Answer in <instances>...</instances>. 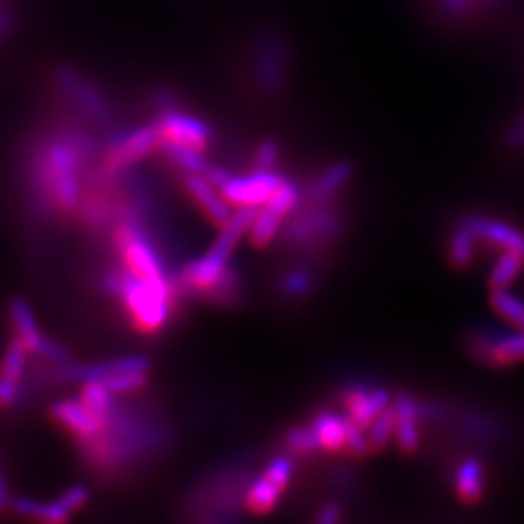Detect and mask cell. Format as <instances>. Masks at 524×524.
<instances>
[{
	"label": "cell",
	"mask_w": 524,
	"mask_h": 524,
	"mask_svg": "<svg viewBox=\"0 0 524 524\" xmlns=\"http://www.w3.org/2000/svg\"><path fill=\"white\" fill-rule=\"evenodd\" d=\"M107 288L125 303L132 323L142 332H158L171 315L173 282H154L138 276L127 266L111 272L105 280Z\"/></svg>",
	"instance_id": "6da1fadb"
},
{
	"label": "cell",
	"mask_w": 524,
	"mask_h": 524,
	"mask_svg": "<svg viewBox=\"0 0 524 524\" xmlns=\"http://www.w3.org/2000/svg\"><path fill=\"white\" fill-rule=\"evenodd\" d=\"M259 208L255 206H241L231 214L230 220L220 228L218 237L214 239L212 249H208L202 257L187 262L183 266L181 282L191 292H210L224 272L230 266L231 255L239 241L249 235L251 224L257 216Z\"/></svg>",
	"instance_id": "7a4b0ae2"
},
{
	"label": "cell",
	"mask_w": 524,
	"mask_h": 524,
	"mask_svg": "<svg viewBox=\"0 0 524 524\" xmlns=\"http://www.w3.org/2000/svg\"><path fill=\"white\" fill-rule=\"evenodd\" d=\"M78 165H80L78 146L68 140L51 142L43 154L41 175H43L45 191L63 210H70L80 198Z\"/></svg>",
	"instance_id": "3957f363"
},
{
	"label": "cell",
	"mask_w": 524,
	"mask_h": 524,
	"mask_svg": "<svg viewBox=\"0 0 524 524\" xmlns=\"http://www.w3.org/2000/svg\"><path fill=\"white\" fill-rule=\"evenodd\" d=\"M253 65L259 88L266 96H276L284 90L288 78V47L284 35L266 28L255 37Z\"/></svg>",
	"instance_id": "277c9868"
},
{
	"label": "cell",
	"mask_w": 524,
	"mask_h": 524,
	"mask_svg": "<svg viewBox=\"0 0 524 524\" xmlns=\"http://www.w3.org/2000/svg\"><path fill=\"white\" fill-rule=\"evenodd\" d=\"M117 245L125 259V266L138 276L154 282H173L165 272L164 262L158 251L148 241L146 233L134 222H125L117 230Z\"/></svg>",
	"instance_id": "5b68a950"
},
{
	"label": "cell",
	"mask_w": 524,
	"mask_h": 524,
	"mask_svg": "<svg viewBox=\"0 0 524 524\" xmlns=\"http://www.w3.org/2000/svg\"><path fill=\"white\" fill-rule=\"evenodd\" d=\"M162 140H164V134L158 125H144V127H138L134 131L117 136L107 152L105 169L111 173H117V171H123L131 165L142 162L154 150H160Z\"/></svg>",
	"instance_id": "8992f818"
},
{
	"label": "cell",
	"mask_w": 524,
	"mask_h": 524,
	"mask_svg": "<svg viewBox=\"0 0 524 524\" xmlns=\"http://www.w3.org/2000/svg\"><path fill=\"white\" fill-rule=\"evenodd\" d=\"M282 181L284 177L274 169H255L249 175H241V177L233 175V179L222 189V193L235 208L241 206L261 208L276 193Z\"/></svg>",
	"instance_id": "52a82bcc"
},
{
	"label": "cell",
	"mask_w": 524,
	"mask_h": 524,
	"mask_svg": "<svg viewBox=\"0 0 524 524\" xmlns=\"http://www.w3.org/2000/svg\"><path fill=\"white\" fill-rule=\"evenodd\" d=\"M10 317H12L18 340L28 348V352L45 356V358L57 361V363L68 358L65 348H61L59 344H55V342H51L49 338L43 336V332L35 323L30 305L24 299H14L10 303Z\"/></svg>",
	"instance_id": "ba28073f"
},
{
	"label": "cell",
	"mask_w": 524,
	"mask_h": 524,
	"mask_svg": "<svg viewBox=\"0 0 524 524\" xmlns=\"http://www.w3.org/2000/svg\"><path fill=\"white\" fill-rule=\"evenodd\" d=\"M164 138L177 140L200 150H206L212 142V129L193 113L183 111L181 107H171L158 113V123Z\"/></svg>",
	"instance_id": "9c48e42d"
},
{
	"label": "cell",
	"mask_w": 524,
	"mask_h": 524,
	"mask_svg": "<svg viewBox=\"0 0 524 524\" xmlns=\"http://www.w3.org/2000/svg\"><path fill=\"white\" fill-rule=\"evenodd\" d=\"M474 354L490 365H509L524 361V330L519 332H476L474 334Z\"/></svg>",
	"instance_id": "30bf717a"
},
{
	"label": "cell",
	"mask_w": 524,
	"mask_h": 524,
	"mask_svg": "<svg viewBox=\"0 0 524 524\" xmlns=\"http://www.w3.org/2000/svg\"><path fill=\"white\" fill-rule=\"evenodd\" d=\"M185 189L214 226L222 228L230 220L233 206L228 202V198L224 197L222 189L214 187L204 175L187 173Z\"/></svg>",
	"instance_id": "8fae6325"
},
{
	"label": "cell",
	"mask_w": 524,
	"mask_h": 524,
	"mask_svg": "<svg viewBox=\"0 0 524 524\" xmlns=\"http://www.w3.org/2000/svg\"><path fill=\"white\" fill-rule=\"evenodd\" d=\"M459 224L466 226L480 241H490L495 247L519 251L524 255L523 231L517 230L515 226H511L507 222L488 218V216L470 214V216L460 218Z\"/></svg>",
	"instance_id": "7c38bea8"
},
{
	"label": "cell",
	"mask_w": 524,
	"mask_h": 524,
	"mask_svg": "<svg viewBox=\"0 0 524 524\" xmlns=\"http://www.w3.org/2000/svg\"><path fill=\"white\" fill-rule=\"evenodd\" d=\"M394 416H396V429H394V439L398 447L404 453H414L418 451L422 443V433H420V404L412 398V394L398 393L393 400Z\"/></svg>",
	"instance_id": "4fadbf2b"
},
{
	"label": "cell",
	"mask_w": 524,
	"mask_h": 524,
	"mask_svg": "<svg viewBox=\"0 0 524 524\" xmlns=\"http://www.w3.org/2000/svg\"><path fill=\"white\" fill-rule=\"evenodd\" d=\"M55 420L74 433L82 441H92L103 431L105 424L86 406L82 398L78 400H63L53 408Z\"/></svg>",
	"instance_id": "5bb4252c"
},
{
	"label": "cell",
	"mask_w": 524,
	"mask_h": 524,
	"mask_svg": "<svg viewBox=\"0 0 524 524\" xmlns=\"http://www.w3.org/2000/svg\"><path fill=\"white\" fill-rule=\"evenodd\" d=\"M391 400L393 398L387 389H369L363 385L350 387L344 396L348 418L363 427H369L381 412H385L391 406Z\"/></svg>",
	"instance_id": "9a60e30c"
},
{
	"label": "cell",
	"mask_w": 524,
	"mask_h": 524,
	"mask_svg": "<svg viewBox=\"0 0 524 524\" xmlns=\"http://www.w3.org/2000/svg\"><path fill=\"white\" fill-rule=\"evenodd\" d=\"M59 82L61 88L65 90L68 96H72L74 101L84 107L90 115L98 117V119H105L109 113L107 101L99 94L98 88H94L92 84H88L78 72L65 68L59 72Z\"/></svg>",
	"instance_id": "2e32d148"
},
{
	"label": "cell",
	"mask_w": 524,
	"mask_h": 524,
	"mask_svg": "<svg viewBox=\"0 0 524 524\" xmlns=\"http://www.w3.org/2000/svg\"><path fill=\"white\" fill-rule=\"evenodd\" d=\"M354 167L346 160L334 162L328 165L325 171L319 173V177L311 183L307 198L311 204H327L328 200L336 197L352 179Z\"/></svg>",
	"instance_id": "e0dca14e"
},
{
	"label": "cell",
	"mask_w": 524,
	"mask_h": 524,
	"mask_svg": "<svg viewBox=\"0 0 524 524\" xmlns=\"http://www.w3.org/2000/svg\"><path fill=\"white\" fill-rule=\"evenodd\" d=\"M455 490L464 503H478L486 492V470L476 457L460 460L455 472Z\"/></svg>",
	"instance_id": "ac0fdd59"
},
{
	"label": "cell",
	"mask_w": 524,
	"mask_h": 524,
	"mask_svg": "<svg viewBox=\"0 0 524 524\" xmlns=\"http://www.w3.org/2000/svg\"><path fill=\"white\" fill-rule=\"evenodd\" d=\"M311 426L315 427L321 447L327 451H340L346 447V433H348V416H340L336 412H319Z\"/></svg>",
	"instance_id": "d6986e66"
},
{
	"label": "cell",
	"mask_w": 524,
	"mask_h": 524,
	"mask_svg": "<svg viewBox=\"0 0 524 524\" xmlns=\"http://www.w3.org/2000/svg\"><path fill=\"white\" fill-rule=\"evenodd\" d=\"M160 150H162V154H164L165 158H167L171 164L181 167L185 173L204 175L206 169L210 167L208 158L204 156V150L195 148V146H189V144H183V142H177V140L164 138Z\"/></svg>",
	"instance_id": "ffe728a7"
},
{
	"label": "cell",
	"mask_w": 524,
	"mask_h": 524,
	"mask_svg": "<svg viewBox=\"0 0 524 524\" xmlns=\"http://www.w3.org/2000/svg\"><path fill=\"white\" fill-rule=\"evenodd\" d=\"M282 488L278 484H274L270 478H266L264 474L259 478H253L251 484L247 486V492H245V505L251 513H270L276 503L280 501V495H282Z\"/></svg>",
	"instance_id": "44dd1931"
},
{
	"label": "cell",
	"mask_w": 524,
	"mask_h": 524,
	"mask_svg": "<svg viewBox=\"0 0 524 524\" xmlns=\"http://www.w3.org/2000/svg\"><path fill=\"white\" fill-rule=\"evenodd\" d=\"M524 255L519 251L503 249L499 259L493 264L490 272V288L492 290H507L523 272Z\"/></svg>",
	"instance_id": "7402d4cb"
},
{
	"label": "cell",
	"mask_w": 524,
	"mask_h": 524,
	"mask_svg": "<svg viewBox=\"0 0 524 524\" xmlns=\"http://www.w3.org/2000/svg\"><path fill=\"white\" fill-rule=\"evenodd\" d=\"M286 218L282 214H278L274 208H270L268 204L261 206V210L257 212L251 230H249V241L255 247H266L272 243V239L280 233L282 222Z\"/></svg>",
	"instance_id": "603a6c76"
},
{
	"label": "cell",
	"mask_w": 524,
	"mask_h": 524,
	"mask_svg": "<svg viewBox=\"0 0 524 524\" xmlns=\"http://www.w3.org/2000/svg\"><path fill=\"white\" fill-rule=\"evenodd\" d=\"M113 396L115 394L111 393L105 385L92 381V383H84L80 398L86 402V406L98 416L103 424H107L113 418V414L117 412Z\"/></svg>",
	"instance_id": "cb8c5ba5"
},
{
	"label": "cell",
	"mask_w": 524,
	"mask_h": 524,
	"mask_svg": "<svg viewBox=\"0 0 524 524\" xmlns=\"http://www.w3.org/2000/svg\"><path fill=\"white\" fill-rule=\"evenodd\" d=\"M12 507H14L16 513H20L24 517L47 521V523H65L70 517L59 501L39 503V501H33V499H16L12 503Z\"/></svg>",
	"instance_id": "d4e9b609"
},
{
	"label": "cell",
	"mask_w": 524,
	"mask_h": 524,
	"mask_svg": "<svg viewBox=\"0 0 524 524\" xmlns=\"http://www.w3.org/2000/svg\"><path fill=\"white\" fill-rule=\"evenodd\" d=\"M478 241L480 239L472 231L459 224V228L451 235V241H449V259H451V262L457 268L468 266L476 257V247H478L476 243Z\"/></svg>",
	"instance_id": "484cf974"
},
{
	"label": "cell",
	"mask_w": 524,
	"mask_h": 524,
	"mask_svg": "<svg viewBox=\"0 0 524 524\" xmlns=\"http://www.w3.org/2000/svg\"><path fill=\"white\" fill-rule=\"evenodd\" d=\"M492 307L509 323L524 330V301L509 290H492Z\"/></svg>",
	"instance_id": "4316f807"
},
{
	"label": "cell",
	"mask_w": 524,
	"mask_h": 524,
	"mask_svg": "<svg viewBox=\"0 0 524 524\" xmlns=\"http://www.w3.org/2000/svg\"><path fill=\"white\" fill-rule=\"evenodd\" d=\"M286 447L295 455H313V453H319L323 449L319 435L311 424L309 426L290 427L288 433H286Z\"/></svg>",
	"instance_id": "83f0119b"
},
{
	"label": "cell",
	"mask_w": 524,
	"mask_h": 524,
	"mask_svg": "<svg viewBox=\"0 0 524 524\" xmlns=\"http://www.w3.org/2000/svg\"><path fill=\"white\" fill-rule=\"evenodd\" d=\"M394 429H396V416H394L393 404H391L367 427L371 449H375V451L385 449L387 443L394 437Z\"/></svg>",
	"instance_id": "f1b7e54d"
},
{
	"label": "cell",
	"mask_w": 524,
	"mask_h": 524,
	"mask_svg": "<svg viewBox=\"0 0 524 524\" xmlns=\"http://www.w3.org/2000/svg\"><path fill=\"white\" fill-rule=\"evenodd\" d=\"M26 356H28V348L18 338L12 340L4 358H2L0 375L20 383L22 377H24V371H26Z\"/></svg>",
	"instance_id": "f546056e"
},
{
	"label": "cell",
	"mask_w": 524,
	"mask_h": 524,
	"mask_svg": "<svg viewBox=\"0 0 524 524\" xmlns=\"http://www.w3.org/2000/svg\"><path fill=\"white\" fill-rule=\"evenodd\" d=\"M301 202V187L295 181H282V185L276 189V193L266 202L270 208H274L278 214L288 218L294 214L295 208Z\"/></svg>",
	"instance_id": "4dcf8cb0"
},
{
	"label": "cell",
	"mask_w": 524,
	"mask_h": 524,
	"mask_svg": "<svg viewBox=\"0 0 524 524\" xmlns=\"http://www.w3.org/2000/svg\"><path fill=\"white\" fill-rule=\"evenodd\" d=\"M280 288H282L284 294L292 297V299H303L305 295H309L315 290V278L307 270L295 268V270H290L282 276Z\"/></svg>",
	"instance_id": "1f68e13d"
},
{
	"label": "cell",
	"mask_w": 524,
	"mask_h": 524,
	"mask_svg": "<svg viewBox=\"0 0 524 524\" xmlns=\"http://www.w3.org/2000/svg\"><path fill=\"white\" fill-rule=\"evenodd\" d=\"M439 14L449 22H466L480 8L478 0H435Z\"/></svg>",
	"instance_id": "d6a6232c"
},
{
	"label": "cell",
	"mask_w": 524,
	"mask_h": 524,
	"mask_svg": "<svg viewBox=\"0 0 524 524\" xmlns=\"http://www.w3.org/2000/svg\"><path fill=\"white\" fill-rule=\"evenodd\" d=\"M264 476L270 478L274 484H278L282 490H286L288 484L292 482V476H294V462L288 455L274 457L266 464Z\"/></svg>",
	"instance_id": "836d02e7"
},
{
	"label": "cell",
	"mask_w": 524,
	"mask_h": 524,
	"mask_svg": "<svg viewBox=\"0 0 524 524\" xmlns=\"http://www.w3.org/2000/svg\"><path fill=\"white\" fill-rule=\"evenodd\" d=\"M346 449L354 455V457H365L371 449L369 443V435H367V427L356 424L354 420L348 418V433H346Z\"/></svg>",
	"instance_id": "e575fe53"
},
{
	"label": "cell",
	"mask_w": 524,
	"mask_h": 524,
	"mask_svg": "<svg viewBox=\"0 0 524 524\" xmlns=\"http://www.w3.org/2000/svg\"><path fill=\"white\" fill-rule=\"evenodd\" d=\"M280 160V146L274 140H262L255 152V169H274Z\"/></svg>",
	"instance_id": "d590c367"
},
{
	"label": "cell",
	"mask_w": 524,
	"mask_h": 524,
	"mask_svg": "<svg viewBox=\"0 0 524 524\" xmlns=\"http://www.w3.org/2000/svg\"><path fill=\"white\" fill-rule=\"evenodd\" d=\"M57 501L63 505V509L68 515H72L80 507H84V503L88 501V490L84 486H72Z\"/></svg>",
	"instance_id": "8d00e7d4"
},
{
	"label": "cell",
	"mask_w": 524,
	"mask_h": 524,
	"mask_svg": "<svg viewBox=\"0 0 524 524\" xmlns=\"http://www.w3.org/2000/svg\"><path fill=\"white\" fill-rule=\"evenodd\" d=\"M20 394V383L14 379H8L0 375V406H12L18 400Z\"/></svg>",
	"instance_id": "74e56055"
},
{
	"label": "cell",
	"mask_w": 524,
	"mask_h": 524,
	"mask_svg": "<svg viewBox=\"0 0 524 524\" xmlns=\"http://www.w3.org/2000/svg\"><path fill=\"white\" fill-rule=\"evenodd\" d=\"M204 177H206L214 187L224 189V187L230 183L231 179H233V173H231L230 169L222 167V165H210V167L206 169Z\"/></svg>",
	"instance_id": "f35d334b"
},
{
	"label": "cell",
	"mask_w": 524,
	"mask_h": 524,
	"mask_svg": "<svg viewBox=\"0 0 524 524\" xmlns=\"http://www.w3.org/2000/svg\"><path fill=\"white\" fill-rule=\"evenodd\" d=\"M340 519H342V505L336 503V501H328V503H325V505L321 507L319 515H317V523L321 524L338 523Z\"/></svg>",
	"instance_id": "ab89813d"
},
{
	"label": "cell",
	"mask_w": 524,
	"mask_h": 524,
	"mask_svg": "<svg viewBox=\"0 0 524 524\" xmlns=\"http://www.w3.org/2000/svg\"><path fill=\"white\" fill-rule=\"evenodd\" d=\"M505 142L509 148H523L524 146V113L519 121H515L505 134Z\"/></svg>",
	"instance_id": "60d3db41"
},
{
	"label": "cell",
	"mask_w": 524,
	"mask_h": 524,
	"mask_svg": "<svg viewBox=\"0 0 524 524\" xmlns=\"http://www.w3.org/2000/svg\"><path fill=\"white\" fill-rule=\"evenodd\" d=\"M480 6H486V8H501L507 0H478Z\"/></svg>",
	"instance_id": "b9f144b4"
},
{
	"label": "cell",
	"mask_w": 524,
	"mask_h": 524,
	"mask_svg": "<svg viewBox=\"0 0 524 524\" xmlns=\"http://www.w3.org/2000/svg\"><path fill=\"white\" fill-rule=\"evenodd\" d=\"M6 501H8V492H6V486H4V482L0 478V507H4Z\"/></svg>",
	"instance_id": "7bdbcfd3"
},
{
	"label": "cell",
	"mask_w": 524,
	"mask_h": 524,
	"mask_svg": "<svg viewBox=\"0 0 524 524\" xmlns=\"http://www.w3.org/2000/svg\"><path fill=\"white\" fill-rule=\"evenodd\" d=\"M8 28V18L4 16V12H0V33L6 32Z\"/></svg>",
	"instance_id": "ee69618b"
}]
</instances>
